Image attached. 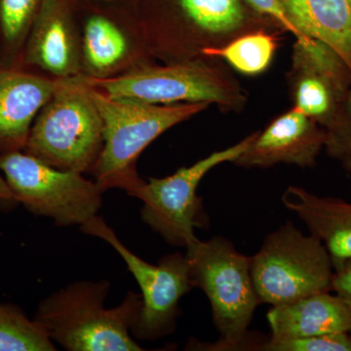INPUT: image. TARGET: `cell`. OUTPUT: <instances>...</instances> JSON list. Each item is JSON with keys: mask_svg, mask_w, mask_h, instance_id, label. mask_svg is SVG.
Masks as SVG:
<instances>
[{"mask_svg": "<svg viewBox=\"0 0 351 351\" xmlns=\"http://www.w3.org/2000/svg\"><path fill=\"white\" fill-rule=\"evenodd\" d=\"M152 57L162 64L205 58L248 32H282L246 0H138Z\"/></svg>", "mask_w": 351, "mask_h": 351, "instance_id": "6da1fadb", "label": "cell"}, {"mask_svg": "<svg viewBox=\"0 0 351 351\" xmlns=\"http://www.w3.org/2000/svg\"><path fill=\"white\" fill-rule=\"evenodd\" d=\"M110 287L108 280L71 284L43 300L34 320L66 350H144L130 335L142 295L129 292L119 306L106 308Z\"/></svg>", "mask_w": 351, "mask_h": 351, "instance_id": "7a4b0ae2", "label": "cell"}, {"mask_svg": "<svg viewBox=\"0 0 351 351\" xmlns=\"http://www.w3.org/2000/svg\"><path fill=\"white\" fill-rule=\"evenodd\" d=\"M186 248L191 282L207 295L221 336L217 343H199L193 350H260L265 341L248 331L261 304L252 279L251 257L221 237L197 239Z\"/></svg>", "mask_w": 351, "mask_h": 351, "instance_id": "3957f363", "label": "cell"}, {"mask_svg": "<svg viewBox=\"0 0 351 351\" xmlns=\"http://www.w3.org/2000/svg\"><path fill=\"white\" fill-rule=\"evenodd\" d=\"M91 92L103 119L104 145L89 173L104 193L120 189L131 195L145 182L137 171L142 152L166 131L210 106L205 103L149 105L110 98L93 86Z\"/></svg>", "mask_w": 351, "mask_h": 351, "instance_id": "277c9868", "label": "cell"}, {"mask_svg": "<svg viewBox=\"0 0 351 351\" xmlns=\"http://www.w3.org/2000/svg\"><path fill=\"white\" fill-rule=\"evenodd\" d=\"M104 145V122L83 75L57 80L32 124L24 151L64 171L90 172Z\"/></svg>", "mask_w": 351, "mask_h": 351, "instance_id": "5b68a950", "label": "cell"}, {"mask_svg": "<svg viewBox=\"0 0 351 351\" xmlns=\"http://www.w3.org/2000/svg\"><path fill=\"white\" fill-rule=\"evenodd\" d=\"M87 80L110 98L149 105L205 103L240 112L248 101L243 87L218 58L156 63L119 77Z\"/></svg>", "mask_w": 351, "mask_h": 351, "instance_id": "8992f818", "label": "cell"}, {"mask_svg": "<svg viewBox=\"0 0 351 351\" xmlns=\"http://www.w3.org/2000/svg\"><path fill=\"white\" fill-rule=\"evenodd\" d=\"M251 274L261 304L281 306L332 292V258L320 240L286 221L267 235L251 257Z\"/></svg>", "mask_w": 351, "mask_h": 351, "instance_id": "52a82bcc", "label": "cell"}, {"mask_svg": "<svg viewBox=\"0 0 351 351\" xmlns=\"http://www.w3.org/2000/svg\"><path fill=\"white\" fill-rule=\"evenodd\" d=\"M82 34V75L108 80L156 63L138 0H75Z\"/></svg>", "mask_w": 351, "mask_h": 351, "instance_id": "ba28073f", "label": "cell"}, {"mask_svg": "<svg viewBox=\"0 0 351 351\" xmlns=\"http://www.w3.org/2000/svg\"><path fill=\"white\" fill-rule=\"evenodd\" d=\"M0 171L18 202L58 226H82L101 209L104 191L96 182L47 165L24 151L0 152Z\"/></svg>", "mask_w": 351, "mask_h": 351, "instance_id": "9c48e42d", "label": "cell"}, {"mask_svg": "<svg viewBox=\"0 0 351 351\" xmlns=\"http://www.w3.org/2000/svg\"><path fill=\"white\" fill-rule=\"evenodd\" d=\"M253 137L252 133L237 144L180 168L168 177L145 181L130 195L144 203L141 211L144 223L173 246L186 247L197 239L195 228L204 225L202 199L197 195L200 182L217 166L232 163Z\"/></svg>", "mask_w": 351, "mask_h": 351, "instance_id": "30bf717a", "label": "cell"}, {"mask_svg": "<svg viewBox=\"0 0 351 351\" xmlns=\"http://www.w3.org/2000/svg\"><path fill=\"white\" fill-rule=\"evenodd\" d=\"M80 230L112 245L140 286L143 304L131 328L133 336L141 341H156L174 331L180 300L193 287L186 255L170 254L157 265L145 262L127 249L99 216L83 223Z\"/></svg>", "mask_w": 351, "mask_h": 351, "instance_id": "8fae6325", "label": "cell"}, {"mask_svg": "<svg viewBox=\"0 0 351 351\" xmlns=\"http://www.w3.org/2000/svg\"><path fill=\"white\" fill-rule=\"evenodd\" d=\"M287 82L292 108L325 128L351 90V71L323 41L295 40Z\"/></svg>", "mask_w": 351, "mask_h": 351, "instance_id": "7c38bea8", "label": "cell"}, {"mask_svg": "<svg viewBox=\"0 0 351 351\" xmlns=\"http://www.w3.org/2000/svg\"><path fill=\"white\" fill-rule=\"evenodd\" d=\"M18 68L54 80L82 75V34L75 0H41Z\"/></svg>", "mask_w": 351, "mask_h": 351, "instance_id": "4fadbf2b", "label": "cell"}, {"mask_svg": "<svg viewBox=\"0 0 351 351\" xmlns=\"http://www.w3.org/2000/svg\"><path fill=\"white\" fill-rule=\"evenodd\" d=\"M325 138L326 132L318 122L291 108L254 133L248 147L232 164L245 169H267L278 164L313 168L324 149Z\"/></svg>", "mask_w": 351, "mask_h": 351, "instance_id": "5bb4252c", "label": "cell"}, {"mask_svg": "<svg viewBox=\"0 0 351 351\" xmlns=\"http://www.w3.org/2000/svg\"><path fill=\"white\" fill-rule=\"evenodd\" d=\"M57 80L21 68L0 69V152L23 151Z\"/></svg>", "mask_w": 351, "mask_h": 351, "instance_id": "9a60e30c", "label": "cell"}, {"mask_svg": "<svg viewBox=\"0 0 351 351\" xmlns=\"http://www.w3.org/2000/svg\"><path fill=\"white\" fill-rule=\"evenodd\" d=\"M271 338L287 339L350 332L351 304L330 292L272 306L267 314Z\"/></svg>", "mask_w": 351, "mask_h": 351, "instance_id": "2e32d148", "label": "cell"}, {"mask_svg": "<svg viewBox=\"0 0 351 351\" xmlns=\"http://www.w3.org/2000/svg\"><path fill=\"white\" fill-rule=\"evenodd\" d=\"M281 202L304 221L309 234L322 242L332 267L351 261V203L295 186L284 191Z\"/></svg>", "mask_w": 351, "mask_h": 351, "instance_id": "e0dca14e", "label": "cell"}, {"mask_svg": "<svg viewBox=\"0 0 351 351\" xmlns=\"http://www.w3.org/2000/svg\"><path fill=\"white\" fill-rule=\"evenodd\" d=\"M304 36L331 46L351 71V11L348 0H279Z\"/></svg>", "mask_w": 351, "mask_h": 351, "instance_id": "ac0fdd59", "label": "cell"}, {"mask_svg": "<svg viewBox=\"0 0 351 351\" xmlns=\"http://www.w3.org/2000/svg\"><path fill=\"white\" fill-rule=\"evenodd\" d=\"M280 32L258 29L242 34L226 45L206 51L205 58H218L242 75L253 76L269 68L278 47Z\"/></svg>", "mask_w": 351, "mask_h": 351, "instance_id": "d6986e66", "label": "cell"}, {"mask_svg": "<svg viewBox=\"0 0 351 351\" xmlns=\"http://www.w3.org/2000/svg\"><path fill=\"white\" fill-rule=\"evenodd\" d=\"M41 0H0L2 69L18 68Z\"/></svg>", "mask_w": 351, "mask_h": 351, "instance_id": "ffe728a7", "label": "cell"}, {"mask_svg": "<svg viewBox=\"0 0 351 351\" xmlns=\"http://www.w3.org/2000/svg\"><path fill=\"white\" fill-rule=\"evenodd\" d=\"M56 350L43 328L20 307L0 302V351Z\"/></svg>", "mask_w": 351, "mask_h": 351, "instance_id": "44dd1931", "label": "cell"}, {"mask_svg": "<svg viewBox=\"0 0 351 351\" xmlns=\"http://www.w3.org/2000/svg\"><path fill=\"white\" fill-rule=\"evenodd\" d=\"M324 129V149L328 156L338 161L343 170L351 174V90Z\"/></svg>", "mask_w": 351, "mask_h": 351, "instance_id": "7402d4cb", "label": "cell"}, {"mask_svg": "<svg viewBox=\"0 0 351 351\" xmlns=\"http://www.w3.org/2000/svg\"><path fill=\"white\" fill-rule=\"evenodd\" d=\"M262 351H351L348 332L319 335L298 339H270L261 346Z\"/></svg>", "mask_w": 351, "mask_h": 351, "instance_id": "603a6c76", "label": "cell"}, {"mask_svg": "<svg viewBox=\"0 0 351 351\" xmlns=\"http://www.w3.org/2000/svg\"><path fill=\"white\" fill-rule=\"evenodd\" d=\"M246 2L261 15L276 22L282 32L292 34L295 36V40L302 41L311 38L309 36L302 34L298 31L297 27L291 23L279 0H246Z\"/></svg>", "mask_w": 351, "mask_h": 351, "instance_id": "cb8c5ba5", "label": "cell"}, {"mask_svg": "<svg viewBox=\"0 0 351 351\" xmlns=\"http://www.w3.org/2000/svg\"><path fill=\"white\" fill-rule=\"evenodd\" d=\"M332 292L351 304V261L334 267Z\"/></svg>", "mask_w": 351, "mask_h": 351, "instance_id": "d4e9b609", "label": "cell"}, {"mask_svg": "<svg viewBox=\"0 0 351 351\" xmlns=\"http://www.w3.org/2000/svg\"><path fill=\"white\" fill-rule=\"evenodd\" d=\"M17 199L15 195H13L12 191L9 188L8 184L4 178L0 176V205L2 206H14L17 204Z\"/></svg>", "mask_w": 351, "mask_h": 351, "instance_id": "484cf974", "label": "cell"}, {"mask_svg": "<svg viewBox=\"0 0 351 351\" xmlns=\"http://www.w3.org/2000/svg\"><path fill=\"white\" fill-rule=\"evenodd\" d=\"M2 60H3V47H2L1 36H0V69H2Z\"/></svg>", "mask_w": 351, "mask_h": 351, "instance_id": "4316f807", "label": "cell"}, {"mask_svg": "<svg viewBox=\"0 0 351 351\" xmlns=\"http://www.w3.org/2000/svg\"><path fill=\"white\" fill-rule=\"evenodd\" d=\"M348 6H350V11H351V0H348Z\"/></svg>", "mask_w": 351, "mask_h": 351, "instance_id": "83f0119b", "label": "cell"}, {"mask_svg": "<svg viewBox=\"0 0 351 351\" xmlns=\"http://www.w3.org/2000/svg\"><path fill=\"white\" fill-rule=\"evenodd\" d=\"M348 334H350V337H351V330H350V332H348Z\"/></svg>", "mask_w": 351, "mask_h": 351, "instance_id": "f1b7e54d", "label": "cell"}]
</instances>
